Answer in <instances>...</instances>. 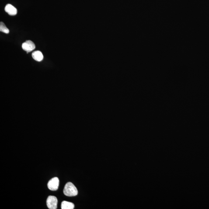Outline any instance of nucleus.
Masks as SVG:
<instances>
[{"mask_svg": "<svg viewBox=\"0 0 209 209\" xmlns=\"http://www.w3.org/2000/svg\"><path fill=\"white\" fill-rule=\"evenodd\" d=\"M63 192L66 196H76L78 194L76 187L71 182H68L66 184Z\"/></svg>", "mask_w": 209, "mask_h": 209, "instance_id": "f257e3e1", "label": "nucleus"}, {"mask_svg": "<svg viewBox=\"0 0 209 209\" xmlns=\"http://www.w3.org/2000/svg\"><path fill=\"white\" fill-rule=\"evenodd\" d=\"M57 203H58V201H57V197L55 196H50L48 197L47 200V204L49 209H57Z\"/></svg>", "mask_w": 209, "mask_h": 209, "instance_id": "f03ea898", "label": "nucleus"}, {"mask_svg": "<svg viewBox=\"0 0 209 209\" xmlns=\"http://www.w3.org/2000/svg\"><path fill=\"white\" fill-rule=\"evenodd\" d=\"M59 184L58 178L55 177L52 178L49 181L47 186L48 188L52 191H55L58 189Z\"/></svg>", "mask_w": 209, "mask_h": 209, "instance_id": "7ed1b4c3", "label": "nucleus"}, {"mask_svg": "<svg viewBox=\"0 0 209 209\" xmlns=\"http://www.w3.org/2000/svg\"><path fill=\"white\" fill-rule=\"evenodd\" d=\"M22 48L23 50L27 52L28 53L35 49V45L32 41L27 40L22 44Z\"/></svg>", "mask_w": 209, "mask_h": 209, "instance_id": "20e7f679", "label": "nucleus"}, {"mask_svg": "<svg viewBox=\"0 0 209 209\" xmlns=\"http://www.w3.org/2000/svg\"><path fill=\"white\" fill-rule=\"evenodd\" d=\"M5 11L11 16H15L17 13V9L10 4H8L5 6Z\"/></svg>", "mask_w": 209, "mask_h": 209, "instance_id": "39448f33", "label": "nucleus"}, {"mask_svg": "<svg viewBox=\"0 0 209 209\" xmlns=\"http://www.w3.org/2000/svg\"><path fill=\"white\" fill-rule=\"evenodd\" d=\"M33 58L36 61L40 62L42 61L43 56L42 53L40 51H36L33 52L32 54Z\"/></svg>", "mask_w": 209, "mask_h": 209, "instance_id": "423d86ee", "label": "nucleus"}, {"mask_svg": "<svg viewBox=\"0 0 209 209\" xmlns=\"http://www.w3.org/2000/svg\"><path fill=\"white\" fill-rule=\"evenodd\" d=\"M62 209H73L74 208L73 203L69 202L63 201L61 203Z\"/></svg>", "mask_w": 209, "mask_h": 209, "instance_id": "0eeeda50", "label": "nucleus"}, {"mask_svg": "<svg viewBox=\"0 0 209 209\" xmlns=\"http://www.w3.org/2000/svg\"><path fill=\"white\" fill-rule=\"evenodd\" d=\"M0 31L6 34H8L9 32V29L7 28L5 23L2 22H1L0 23Z\"/></svg>", "mask_w": 209, "mask_h": 209, "instance_id": "6e6552de", "label": "nucleus"}]
</instances>
